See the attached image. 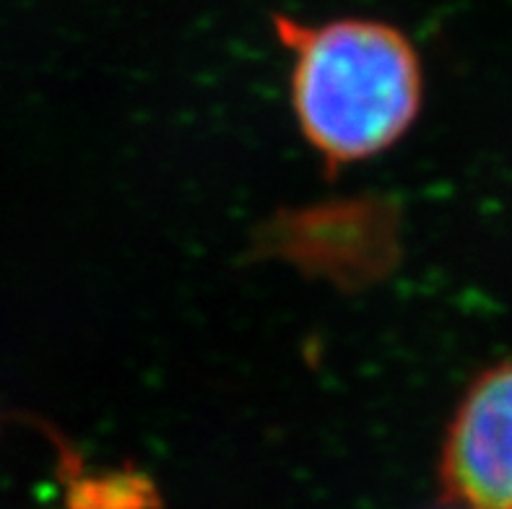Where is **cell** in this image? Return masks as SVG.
<instances>
[{"instance_id":"1","label":"cell","mask_w":512,"mask_h":509,"mask_svg":"<svg viewBox=\"0 0 512 509\" xmlns=\"http://www.w3.org/2000/svg\"><path fill=\"white\" fill-rule=\"evenodd\" d=\"M292 52V107L310 149L336 172L393 149L416 123L424 97L414 42L377 19L299 21L273 16Z\"/></svg>"},{"instance_id":"2","label":"cell","mask_w":512,"mask_h":509,"mask_svg":"<svg viewBox=\"0 0 512 509\" xmlns=\"http://www.w3.org/2000/svg\"><path fill=\"white\" fill-rule=\"evenodd\" d=\"M440 484L463 509H512V359L463 393L442 442Z\"/></svg>"},{"instance_id":"3","label":"cell","mask_w":512,"mask_h":509,"mask_svg":"<svg viewBox=\"0 0 512 509\" xmlns=\"http://www.w3.org/2000/svg\"><path fill=\"white\" fill-rule=\"evenodd\" d=\"M65 509H86V507H78V504H71V502H65Z\"/></svg>"}]
</instances>
